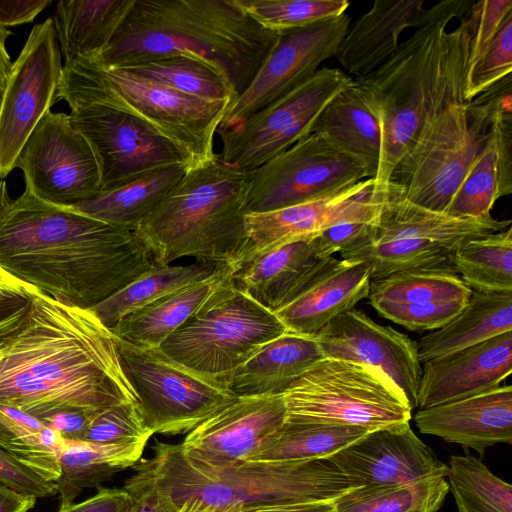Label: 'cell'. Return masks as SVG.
Returning <instances> with one entry per match:
<instances>
[{
    "instance_id": "1",
    "label": "cell",
    "mask_w": 512,
    "mask_h": 512,
    "mask_svg": "<svg viewBox=\"0 0 512 512\" xmlns=\"http://www.w3.org/2000/svg\"><path fill=\"white\" fill-rule=\"evenodd\" d=\"M139 402L115 338L91 309L34 287L28 305L0 320V403L43 421Z\"/></svg>"
},
{
    "instance_id": "2",
    "label": "cell",
    "mask_w": 512,
    "mask_h": 512,
    "mask_svg": "<svg viewBox=\"0 0 512 512\" xmlns=\"http://www.w3.org/2000/svg\"><path fill=\"white\" fill-rule=\"evenodd\" d=\"M155 266L134 231L26 189L0 211V269L66 305L91 309Z\"/></svg>"
},
{
    "instance_id": "3",
    "label": "cell",
    "mask_w": 512,
    "mask_h": 512,
    "mask_svg": "<svg viewBox=\"0 0 512 512\" xmlns=\"http://www.w3.org/2000/svg\"><path fill=\"white\" fill-rule=\"evenodd\" d=\"M280 36L236 0H135L109 44L90 60L116 68L140 58L186 54L222 71L238 96Z\"/></svg>"
},
{
    "instance_id": "4",
    "label": "cell",
    "mask_w": 512,
    "mask_h": 512,
    "mask_svg": "<svg viewBox=\"0 0 512 512\" xmlns=\"http://www.w3.org/2000/svg\"><path fill=\"white\" fill-rule=\"evenodd\" d=\"M470 31L460 22L443 37L440 65L423 123L389 182L410 202L445 213L490 132V117L464 97Z\"/></svg>"
},
{
    "instance_id": "5",
    "label": "cell",
    "mask_w": 512,
    "mask_h": 512,
    "mask_svg": "<svg viewBox=\"0 0 512 512\" xmlns=\"http://www.w3.org/2000/svg\"><path fill=\"white\" fill-rule=\"evenodd\" d=\"M178 512H237L274 503L335 501L351 487L327 458L209 464L187 455L180 444L157 442L141 459Z\"/></svg>"
},
{
    "instance_id": "6",
    "label": "cell",
    "mask_w": 512,
    "mask_h": 512,
    "mask_svg": "<svg viewBox=\"0 0 512 512\" xmlns=\"http://www.w3.org/2000/svg\"><path fill=\"white\" fill-rule=\"evenodd\" d=\"M248 189L249 172L215 154L189 167L134 232L159 266L190 257L231 271L247 241Z\"/></svg>"
},
{
    "instance_id": "7",
    "label": "cell",
    "mask_w": 512,
    "mask_h": 512,
    "mask_svg": "<svg viewBox=\"0 0 512 512\" xmlns=\"http://www.w3.org/2000/svg\"><path fill=\"white\" fill-rule=\"evenodd\" d=\"M455 5H445L403 42L377 69L354 78L381 129V154L375 191L386 189L390 176L417 135L434 90L449 23L460 18Z\"/></svg>"
},
{
    "instance_id": "8",
    "label": "cell",
    "mask_w": 512,
    "mask_h": 512,
    "mask_svg": "<svg viewBox=\"0 0 512 512\" xmlns=\"http://www.w3.org/2000/svg\"><path fill=\"white\" fill-rule=\"evenodd\" d=\"M79 93L111 97L175 144L188 168L212 158L214 135L230 102L202 100L87 58L65 61L57 99Z\"/></svg>"
},
{
    "instance_id": "9",
    "label": "cell",
    "mask_w": 512,
    "mask_h": 512,
    "mask_svg": "<svg viewBox=\"0 0 512 512\" xmlns=\"http://www.w3.org/2000/svg\"><path fill=\"white\" fill-rule=\"evenodd\" d=\"M286 331L275 313L234 287L229 272L158 349L184 368L228 388L243 363Z\"/></svg>"
},
{
    "instance_id": "10",
    "label": "cell",
    "mask_w": 512,
    "mask_h": 512,
    "mask_svg": "<svg viewBox=\"0 0 512 512\" xmlns=\"http://www.w3.org/2000/svg\"><path fill=\"white\" fill-rule=\"evenodd\" d=\"M286 421L358 426L369 431L410 422L412 407L380 371L324 358L282 393Z\"/></svg>"
},
{
    "instance_id": "11",
    "label": "cell",
    "mask_w": 512,
    "mask_h": 512,
    "mask_svg": "<svg viewBox=\"0 0 512 512\" xmlns=\"http://www.w3.org/2000/svg\"><path fill=\"white\" fill-rule=\"evenodd\" d=\"M115 343L123 372L153 434L188 433L237 397L158 348H141L118 338Z\"/></svg>"
},
{
    "instance_id": "12",
    "label": "cell",
    "mask_w": 512,
    "mask_h": 512,
    "mask_svg": "<svg viewBox=\"0 0 512 512\" xmlns=\"http://www.w3.org/2000/svg\"><path fill=\"white\" fill-rule=\"evenodd\" d=\"M72 125L98 158L102 191L149 170L185 163V155L169 139L117 100L94 93L64 97Z\"/></svg>"
},
{
    "instance_id": "13",
    "label": "cell",
    "mask_w": 512,
    "mask_h": 512,
    "mask_svg": "<svg viewBox=\"0 0 512 512\" xmlns=\"http://www.w3.org/2000/svg\"><path fill=\"white\" fill-rule=\"evenodd\" d=\"M352 80L321 67L310 79L231 127H219L220 158L250 172L312 132L326 105Z\"/></svg>"
},
{
    "instance_id": "14",
    "label": "cell",
    "mask_w": 512,
    "mask_h": 512,
    "mask_svg": "<svg viewBox=\"0 0 512 512\" xmlns=\"http://www.w3.org/2000/svg\"><path fill=\"white\" fill-rule=\"evenodd\" d=\"M15 168L22 171L26 190L55 205L72 207L102 191L96 153L66 113L49 111L40 120Z\"/></svg>"
},
{
    "instance_id": "15",
    "label": "cell",
    "mask_w": 512,
    "mask_h": 512,
    "mask_svg": "<svg viewBox=\"0 0 512 512\" xmlns=\"http://www.w3.org/2000/svg\"><path fill=\"white\" fill-rule=\"evenodd\" d=\"M365 179L357 162L312 132L249 172L247 213L303 203Z\"/></svg>"
},
{
    "instance_id": "16",
    "label": "cell",
    "mask_w": 512,
    "mask_h": 512,
    "mask_svg": "<svg viewBox=\"0 0 512 512\" xmlns=\"http://www.w3.org/2000/svg\"><path fill=\"white\" fill-rule=\"evenodd\" d=\"M54 21L35 25L12 63L0 109V181L15 169L17 157L57 99L62 73Z\"/></svg>"
},
{
    "instance_id": "17",
    "label": "cell",
    "mask_w": 512,
    "mask_h": 512,
    "mask_svg": "<svg viewBox=\"0 0 512 512\" xmlns=\"http://www.w3.org/2000/svg\"><path fill=\"white\" fill-rule=\"evenodd\" d=\"M349 25L350 17L343 14L281 33L249 85L230 104L219 127L243 121L310 79L324 61L335 57Z\"/></svg>"
},
{
    "instance_id": "18",
    "label": "cell",
    "mask_w": 512,
    "mask_h": 512,
    "mask_svg": "<svg viewBox=\"0 0 512 512\" xmlns=\"http://www.w3.org/2000/svg\"><path fill=\"white\" fill-rule=\"evenodd\" d=\"M381 196L374 191V180L356 184L285 208L247 213V241L230 273L271 250L292 241L317 236L344 220L378 214Z\"/></svg>"
},
{
    "instance_id": "19",
    "label": "cell",
    "mask_w": 512,
    "mask_h": 512,
    "mask_svg": "<svg viewBox=\"0 0 512 512\" xmlns=\"http://www.w3.org/2000/svg\"><path fill=\"white\" fill-rule=\"evenodd\" d=\"M324 358L372 367L386 375L417 407L422 366L417 342L391 326L374 322L355 308L332 319L314 335Z\"/></svg>"
},
{
    "instance_id": "20",
    "label": "cell",
    "mask_w": 512,
    "mask_h": 512,
    "mask_svg": "<svg viewBox=\"0 0 512 512\" xmlns=\"http://www.w3.org/2000/svg\"><path fill=\"white\" fill-rule=\"evenodd\" d=\"M351 489L393 486L448 474V465L402 423L367 432L327 458Z\"/></svg>"
},
{
    "instance_id": "21",
    "label": "cell",
    "mask_w": 512,
    "mask_h": 512,
    "mask_svg": "<svg viewBox=\"0 0 512 512\" xmlns=\"http://www.w3.org/2000/svg\"><path fill=\"white\" fill-rule=\"evenodd\" d=\"M286 414L282 394L237 396L188 432L180 446L209 464L248 461L283 426Z\"/></svg>"
},
{
    "instance_id": "22",
    "label": "cell",
    "mask_w": 512,
    "mask_h": 512,
    "mask_svg": "<svg viewBox=\"0 0 512 512\" xmlns=\"http://www.w3.org/2000/svg\"><path fill=\"white\" fill-rule=\"evenodd\" d=\"M423 364L417 392L419 409L493 389L512 371V331Z\"/></svg>"
},
{
    "instance_id": "23",
    "label": "cell",
    "mask_w": 512,
    "mask_h": 512,
    "mask_svg": "<svg viewBox=\"0 0 512 512\" xmlns=\"http://www.w3.org/2000/svg\"><path fill=\"white\" fill-rule=\"evenodd\" d=\"M421 433L475 450L512 442V387L500 385L452 402L418 409L414 417Z\"/></svg>"
},
{
    "instance_id": "24",
    "label": "cell",
    "mask_w": 512,
    "mask_h": 512,
    "mask_svg": "<svg viewBox=\"0 0 512 512\" xmlns=\"http://www.w3.org/2000/svg\"><path fill=\"white\" fill-rule=\"evenodd\" d=\"M371 268L366 261L329 257L275 315L287 331L314 336L338 315L369 295Z\"/></svg>"
},
{
    "instance_id": "25",
    "label": "cell",
    "mask_w": 512,
    "mask_h": 512,
    "mask_svg": "<svg viewBox=\"0 0 512 512\" xmlns=\"http://www.w3.org/2000/svg\"><path fill=\"white\" fill-rule=\"evenodd\" d=\"M376 192L381 195L379 213L370 239L365 244L407 239L457 251L469 240L511 226V220H499L491 215L459 219L429 210L407 200L392 183H388L385 190Z\"/></svg>"
},
{
    "instance_id": "26",
    "label": "cell",
    "mask_w": 512,
    "mask_h": 512,
    "mask_svg": "<svg viewBox=\"0 0 512 512\" xmlns=\"http://www.w3.org/2000/svg\"><path fill=\"white\" fill-rule=\"evenodd\" d=\"M318 235L279 246L230 273L234 287L265 309L284 306L328 259Z\"/></svg>"
},
{
    "instance_id": "27",
    "label": "cell",
    "mask_w": 512,
    "mask_h": 512,
    "mask_svg": "<svg viewBox=\"0 0 512 512\" xmlns=\"http://www.w3.org/2000/svg\"><path fill=\"white\" fill-rule=\"evenodd\" d=\"M423 0H377L350 24L335 57L346 72L361 78L382 65L398 48L407 28H418Z\"/></svg>"
},
{
    "instance_id": "28",
    "label": "cell",
    "mask_w": 512,
    "mask_h": 512,
    "mask_svg": "<svg viewBox=\"0 0 512 512\" xmlns=\"http://www.w3.org/2000/svg\"><path fill=\"white\" fill-rule=\"evenodd\" d=\"M322 359L314 336L286 331L243 363L227 385L235 396L282 394Z\"/></svg>"
},
{
    "instance_id": "29",
    "label": "cell",
    "mask_w": 512,
    "mask_h": 512,
    "mask_svg": "<svg viewBox=\"0 0 512 512\" xmlns=\"http://www.w3.org/2000/svg\"><path fill=\"white\" fill-rule=\"evenodd\" d=\"M312 132L357 162L367 179L376 177L381 154V129L353 79L326 105Z\"/></svg>"
},
{
    "instance_id": "30",
    "label": "cell",
    "mask_w": 512,
    "mask_h": 512,
    "mask_svg": "<svg viewBox=\"0 0 512 512\" xmlns=\"http://www.w3.org/2000/svg\"><path fill=\"white\" fill-rule=\"evenodd\" d=\"M512 331V292L472 291L467 304L443 327L417 342L421 363Z\"/></svg>"
},
{
    "instance_id": "31",
    "label": "cell",
    "mask_w": 512,
    "mask_h": 512,
    "mask_svg": "<svg viewBox=\"0 0 512 512\" xmlns=\"http://www.w3.org/2000/svg\"><path fill=\"white\" fill-rule=\"evenodd\" d=\"M185 163L149 170L74 206L81 213L134 231L178 184Z\"/></svg>"
},
{
    "instance_id": "32",
    "label": "cell",
    "mask_w": 512,
    "mask_h": 512,
    "mask_svg": "<svg viewBox=\"0 0 512 512\" xmlns=\"http://www.w3.org/2000/svg\"><path fill=\"white\" fill-rule=\"evenodd\" d=\"M224 267L210 277L155 300L120 319L109 330L115 338L141 348H158L212 295L229 273Z\"/></svg>"
},
{
    "instance_id": "33",
    "label": "cell",
    "mask_w": 512,
    "mask_h": 512,
    "mask_svg": "<svg viewBox=\"0 0 512 512\" xmlns=\"http://www.w3.org/2000/svg\"><path fill=\"white\" fill-rule=\"evenodd\" d=\"M135 0H61L54 27L65 61L97 57L109 44Z\"/></svg>"
},
{
    "instance_id": "34",
    "label": "cell",
    "mask_w": 512,
    "mask_h": 512,
    "mask_svg": "<svg viewBox=\"0 0 512 512\" xmlns=\"http://www.w3.org/2000/svg\"><path fill=\"white\" fill-rule=\"evenodd\" d=\"M146 444L65 441L60 455V474L54 481L61 505L73 503L83 489L98 488L115 474L133 468L142 459Z\"/></svg>"
},
{
    "instance_id": "35",
    "label": "cell",
    "mask_w": 512,
    "mask_h": 512,
    "mask_svg": "<svg viewBox=\"0 0 512 512\" xmlns=\"http://www.w3.org/2000/svg\"><path fill=\"white\" fill-rule=\"evenodd\" d=\"M116 68L202 100L232 103L237 97L222 71L186 54L145 57Z\"/></svg>"
},
{
    "instance_id": "36",
    "label": "cell",
    "mask_w": 512,
    "mask_h": 512,
    "mask_svg": "<svg viewBox=\"0 0 512 512\" xmlns=\"http://www.w3.org/2000/svg\"><path fill=\"white\" fill-rule=\"evenodd\" d=\"M224 267L227 266L196 260L188 264L157 265L91 310L110 329L127 314L202 281Z\"/></svg>"
},
{
    "instance_id": "37",
    "label": "cell",
    "mask_w": 512,
    "mask_h": 512,
    "mask_svg": "<svg viewBox=\"0 0 512 512\" xmlns=\"http://www.w3.org/2000/svg\"><path fill=\"white\" fill-rule=\"evenodd\" d=\"M369 430L358 426L285 421L248 461H301L328 458Z\"/></svg>"
},
{
    "instance_id": "38",
    "label": "cell",
    "mask_w": 512,
    "mask_h": 512,
    "mask_svg": "<svg viewBox=\"0 0 512 512\" xmlns=\"http://www.w3.org/2000/svg\"><path fill=\"white\" fill-rule=\"evenodd\" d=\"M65 441L38 418L0 403V448L44 478L60 474V455Z\"/></svg>"
},
{
    "instance_id": "39",
    "label": "cell",
    "mask_w": 512,
    "mask_h": 512,
    "mask_svg": "<svg viewBox=\"0 0 512 512\" xmlns=\"http://www.w3.org/2000/svg\"><path fill=\"white\" fill-rule=\"evenodd\" d=\"M448 491L443 475L403 485L353 488L334 501L335 512H437Z\"/></svg>"
},
{
    "instance_id": "40",
    "label": "cell",
    "mask_w": 512,
    "mask_h": 512,
    "mask_svg": "<svg viewBox=\"0 0 512 512\" xmlns=\"http://www.w3.org/2000/svg\"><path fill=\"white\" fill-rule=\"evenodd\" d=\"M455 273L478 292H512L511 226L467 241L454 254Z\"/></svg>"
},
{
    "instance_id": "41",
    "label": "cell",
    "mask_w": 512,
    "mask_h": 512,
    "mask_svg": "<svg viewBox=\"0 0 512 512\" xmlns=\"http://www.w3.org/2000/svg\"><path fill=\"white\" fill-rule=\"evenodd\" d=\"M472 290L455 273L402 270L371 280L368 300L395 303L468 301Z\"/></svg>"
},
{
    "instance_id": "42",
    "label": "cell",
    "mask_w": 512,
    "mask_h": 512,
    "mask_svg": "<svg viewBox=\"0 0 512 512\" xmlns=\"http://www.w3.org/2000/svg\"><path fill=\"white\" fill-rule=\"evenodd\" d=\"M448 485L458 512H512V486L474 456H451Z\"/></svg>"
},
{
    "instance_id": "43",
    "label": "cell",
    "mask_w": 512,
    "mask_h": 512,
    "mask_svg": "<svg viewBox=\"0 0 512 512\" xmlns=\"http://www.w3.org/2000/svg\"><path fill=\"white\" fill-rule=\"evenodd\" d=\"M498 199L497 153L490 131L448 204L445 214L459 219L487 217L491 215L490 212Z\"/></svg>"
},
{
    "instance_id": "44",
    "label": "cell",
    "mask_w": 512,
    "mask_h": 512,
    "mask_svg": "<svg viewBox=\"0 0 512 512\" xmlns=\"http://www.w3.org/2000/svg\"><path fill=\"white\" fill-rule=\"evenodd\" d=\"M259 24L283 33L345 14L347 0H236Z\"/></svg>"
},
{
    "instance_id": "45",
    "label": "cell",
    "mask_w": 512,
    "mask_h": 512,
    "mask_svg": "<svg viewBox=\"0 0 512 512\" xmlns=\"http://www.w3.org/2000/svg\"><path fill=\"white\" fill-rule=\"evenodd\" d=\"M152 435L139 402H128L100 411L83 441L103 445L147 443Z\"/></svg>"
},
{
    "instance_id": "46",
    "label": "cell",
    "mask_w": 512,
    "mask_h": 512,
    "mask_svg": "<svg viewBox=\"0 0 512 512\" xmlns=\"http://www.w3.org/2000/svg\"><path fill=\"white\" fill-rule=\"evenodd\" d=\"M512 72V14L481 55L467 69L464 97L470 102Z\"/></svg>"
},
{
    "instance_id": "47",
    "label": "cell",
    "mask_w": 512,
    "mask_h": 512,
    "mask_svg": "<svg viewBox=\"0 0 512 512\" xmlns=\"http://www.w3.org/2000/svg\"><path fill=\"white\" fill-rule=\"evenodd\" d=\"M468 301L438 303H395L374 301L369 304L382 317L408 330H437L455 317Z\"/></svg>"
},
{
    "instance_id": "48",
    "label": "cell",
    "mask_w": 512,
    "mask_h": 512,
    "mask_svg": "<svg viewBox=\"0 0 512 512\" xmlns=\"http://www.w3.org/2000/svg\"><path fill=\"white\" fill-rule=\"evenodd\" d=\"M510 14H512L511 0L473 1L465 14L470 28L468 67L481 57Z\"/></svg>"
},
{
    "instance_id": "49",
    "label": "cell",
    "mask_w": 512,
    "mask_h": 512,
    "mask_svg": "<svg viewBox=\"0 0 512 512\" xmlns=\"http://www.w3.org/2000/svg\"><path fill=\"white\" fill-rule=\"evenodd\" d=\"M512 87L507 86L498 97L491 116L497 162L499 198L512 192Z\"/></svg>"
},
{
    "instance_id": "50",
    "label": "cell",
    "mask_w": 512,
    "mask_h": 512,
    "mask_svg": "<svg viewBox=\"0 0 512 512\" xmlns=\"http://www.w3.org/2000/svg\"><path fill=\"white\" fill-rule=\"evenodd\" d=\"M0 483L35 498L57 493L54 481L47 480L2 448H0Z\"/></svg>"
},
{
    "instance_id": "51",
    "label": "cell",
    "mask_w": 512,
    "mask_h": 512,
    "mask_svg": "<svg viewBox=\"0 0 512 512\" xmlns=\"http://www.w3.org/2000/svg\"><path fill=\"white\" fill-rule=\"evenodd\" d=\"M133 469L135 474L123 487L131 497L127 512H178L173 501L158 488L141 460Z\"/></svg>"
},
{
    "instance_id": "52",
    "label": "cell",
    "mask_w": 512,
    "mask_h": 512,
    "mask_svg": "<svg viewBox=\"0 0 512 512\" xmlns=\"http://www.w3.org/2000/svg\"><path fill=\"white\" fill-rule=\"evenodd\" d=\"M131 502L124 488L98 487L96 494L79 502L60 505L57 512H127Z\"/></svg>"
},
{
    "instance_id": "53",
    "label": "cell",
    "mask_w": 512,
    "mask_h": 512,
    "mask_svg": "<svg viewBox=\"0 0 512 512\" xmlns=\"http://www.w3.org/2000/svg\"><path fill=\"white\" fill-rule=\"evenodd\" d=\"M32 289L0 269V320L28 305Z\"/></svg>"
},
{
    "instance_id": "54",
    "label": "cell",
    "mask_w": 512,
    "mask_h": 512,
    "mask_svg": "<svg viewBox=\"0 0 512 512\" xmlns=\"http://www.w3.org/2000/svg\"><path fill=\"white\" fill-rule=\"evenodd\" d=\"M50 4L51 0H0V26L30 23Z\"/></svg>"
},
{
    "instance_id": "55",
    "label": "cell",
    "mask_w": 512,
    "mask_h": 512,
    "mask_svg": "<svg viewBox=\"0 0 512 512\" xmlns=\"http://www.w3.org/2000/svg\"><path fill=\"white\" fill-rule=\"evenodd\" d=\"M237 512H335V504L334 501L261 504L246 507Z\"/></svg>"
},
{
    "instance_id": "56",
    "label": "cell",
    "mask_w": 512,
    "mask_h": 512,
    "mask_svg": "<svg viewBox=\"0 0 512 512\" xmlns=\"http://www.w3.org/2000/svg\"><path fill=\"white\" fill-rule=\"evenodd\" d=\"M35 503V497L21 494L0 483V512H28Z\"/></svg>"
},
{
    "instance_id": "57",
    "label": "cell",
    "mask_w": 512,
    "mask_h": 512,
    "mask_svg": "<svg viewBox=\"0 0 512 512\" xmlns=\"http://www.w3.org/2000/svg\"><path fill=\"white\" fill-rule=\"evenodd\" d=\"M10 35L9 29L0 26V109L13 63L6 48V40Z\"/></svg>"
},
{
    "instance_id": "58",
    "label": "cell",
    "mask_w": 512,
    "mask_h": 512,
    "mask_svg": "<svg viewBox=\"0 0 512 512\" xmlns=\"http://www.w3.org/2000/svg\"><path fill=\"white\" fill-rule=\"evenodd\" d=\"M9 197L7 186L4 180L0 181V211H2L11 201Z\"/></svg>"
}]
</instances>
